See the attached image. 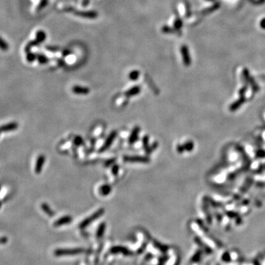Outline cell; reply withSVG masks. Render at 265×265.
Masks as SVG:
<instances>
[{
    "label": "cell",
    "instance_id": "cell-18",
    "mask_svg": "<svg viewBox=\"0 0 265 265\" xmlns=\"http://www.w3.org/2000/svg\"><path fill=\"white\" fill-rule=\"evenodd\" d=\"M36 58H37V55L34 54V53L31 52H26V60H27L28 62H30V63L33 62L34 60L36 59Z\"/></svg>",
    "mask_w": 265,
    "mask_h": 265
},
{
    "label": "cell",
    "instance_id": "cell-14",
    "mask_svg": "<svg viewBox=\"0 0 265 265\" xmlns=\"http://www.w3.org/2000/svg\"><path fill=\"white\" fill-rule=\"evenodd\" d=\"M140 72L138 70H132V71H130L128 75V77L131 80H136L139 79Z\"/></svg>",
    "mask_w": 265,
    "mask_h": 265
},
{
    "label": "cell",
    "instance_id": "cell-16",
    "mask_svg": "<svg viewBox=\"0 0 265 265\" xmlns=\"http://www.w3.org/2000/svg\"><path fill=\"white\" fill-rule=\"evenodd\" d=\"M37 60H39V62L41 64L47 63L49 61V58L47 56H45L43 54H38L37 55Z\"/></svg>",
    "mask_w": 265,
    "mask_h": 265
},
{
    "label": "cell",
    "instance_id": "cell-30",
    "mask_svg": "<svg viewBox=\"0 0 265 265\" xmlns=\"http://www.w3.org/2000/svg\"><path fill=\"white\" fill-rule=\"evenodd\" d=\"M1 132H1V131H0V134H1Z\"/></svg>",
    "mask_w": 265,
    "mask_h": 265
},
{
    "label": "cell",
    "instance_id": "cell-5",
    "mask_svg": "<svg viewBox=\"0 0 265 265\" xmlns=\"http://www.w3.org/2000/svg\"><path fill=\"white\" fill-rule=\"evenodd\" d=\"M45 162V156L43 155H41L38 157L36 163H35V172L36 174H40L42 172L43 166L44 165Z\"/></svg>",
    "mask_w": 265,
    "mask_h": 265
},
{
    "label": "cell",
    "instance_id": "cell-28",
    "mask_svg": "<svg viewBox=\"0 0 265 265\" xmlns=\"http://www.w3.org/2000/svg\"><path fill=\"white\" fill-rule=\"evenodd\" d=\"M207 1H210V2H214V1H215V0H207Z\"/></svg>",
    "mask_w": 265,
    "mask_h": 265
},
{
    "label": "cell",
    "instance_id": "cell-3",
    "mask_svg": "<svg viewBox=\"0 0 265 265\" xmlns=\"http://www.w3.org/2000/svg\"><path fill=\"white\" fill-rule=\"evenodd\" d=\"M123 161L132 163H148L149 162V158L143 156H124Z\"/></svg>",
    "mask_w": 265,
    "mask_h": 265
},
{
    "label": "cell",
    "instance_id": "cell-4",
    "mask_svg": "<svg viewBox=\"0 0 265 265\" xmlns=\"http://www.w3.org/2000/svg\"><path fill=\"white\" fill-rule=\"evenodd\" d=\"M116 136V131H113L112 132H111V133H110V135L108 136V138L106 139L105 143L103 144V147H102L101 149H100V152H103V151H105V150H106V149H108L110 147V146L112 145V143L113 142V141H114Z\"/></svg>",
    "mask_w": 265,
    "mask_h": 265
},
{
    "label": "cell",
    "instance_id": "cell-26",
    "mask_svg": "<svg viewBox=\"0 0 265 265\" xmlns=\"http://www.w3.org/2000/svg\"><path fill=\"white\" fill-rule=\"evenodd\" d=\"M260 26L261 27L263 28V29H265V18H263V19L261 21Z\"/></svg>",
    "mask_w": 265,
    "mask_h": 265
},
{
    "label": "cell",
    "instance_id": "cell-2",
    "mask_svg": "<svg viewBox=\"0 0 265 265\" xmlns=\"http://www.w3.org/2000/svg\"><path fill=\"white\" fill-rule=\"evenodd\" d=\"M181 55H182L183 61V63H184V65L186 66H190L192 60H191V57H190V54H189V48L186 45L183 44L181 46Z\"/></svg>",
    "mask_w": 265,
    "mask_h": 265
},
{
    "label": "cell",
    "instance_id": "cell-8",
    "mask_svg": "<svg viewBox=\"0 0 265 265\" xmlns=\"http://www.w3.org/2000/svg\"><path fill=\"white\" fill-rule=\"evenodd\" d=\"M72 92L76 94L80 95H86L90 92V89L87 87H83L80 86H75L72 88Z\"/></svg>",
    "mask_w": 265,
    "mask_h": 265
},
{
    "label": "cell",
    "instance_id": "cell-6",
    "mask_svg": "<svg viewBox=\"0 0 265 265\" xmlns=\"http://www.w3.org/2000/svg\"><path fill=\"white\" fill-rule=\"evenodd\" d=\"M139 132H140L139 127H135V128L132 129L129 137V140H128V142H129L130 145H132V144H134L136 141H137L138 139H139Z\"/></svg>",
    "mask_w": 265,
    "mask_h": 265
},
{
    "label": "cell",
    "instance_id": "cell-24",
    "mask_svg": "<svg viewBox=\"0 0 265 265\" xmlns=\"http://www.w3.org/2000/svg\"><path fill=\"white\" fill-rule=\"evenodd\" d=\"M42 208H43V209L45 211H46V213L52 214V213H51V211L50 210V209H49L48 206L46 205V204H43V205H42Z\"/></svg>",
    "mask_w": 265,
    "mask_h": 265
},
{
    "label": "cell",
    "instance_id": "cell-25",
    "mask_svg": "<svg viewBox=\"0 0 265 265\" xmlns=\"http://www.w3.org/2000/svg\"><path fill=\"white\" fill-rule=\"evenodd\" d=\"M90 1H91V0H82V5H83V7H86L88 6V5H89Z\"/></svg>",
    "mask_w": 265,
    "mask_h": 265
},
{
    "label": "cell",
    "instance_id": "cell-20",
    "mask_svg": "<svg viewBox=\"0 0 265 265\" xmlns=\"http://www.w3.org/2000/svg\"><path fill=\"white\" fill-rule=\"evenodd\" d=\"M47 4H48V0H41V1L40 2L39 7H38V10H42V9H43L47 6Z\"/></svg>",
    "mask_w": 265,
    "mask_h": 265
},
{
    "label": "cell",
    "instance_id": "cell-21",
    "mask_svg": "<svg viewBox=\"0 0 265 265\" xmlns=\"http://www.w3.org/2000/svg\"><path fill=\"white\" fill-rule=\"evenodd\" d=\"M74 143L77 146L81 145L83 143V140L80 136H77V137H75V139H74Z\"/></svg>",
    "mask_w": 265,
    "mask_h": 265
},
{
    "label": "cell",
    "instance_id": "cell-11",
    "mask_svg": "<svg viewBox=\"0 0 265 265\" xmlns=\"http://www.w3.org/2000/svg\"><path fill=\"white\" fill-rule=\"evenodd\" d=\"M219 7V4H215L214 5H213V6L210 7H207V8L204 9V10H202L200 11V14H208V13H211L213 12V11H214L216 10H217Z\"/></svg>",
    "mask_w": 265,
    "mask_h": 265
},
{
    "label": "cell",
    "instance_id": "cell-10",
    "mask_svg": "<svg viewBox=\"0 0 265 265\" xmlns=\"http://www.w3.org/2000/svg\"><path fill=\"white\" fill-rule=\"evenodd\" d=\"M46 38L47 34L44 31H43V30H39L36 33V35H35V40H36L39 43L43 42V41H45V39H46Z\"/></svg>",
    "mask_w": 265,
    "mask_h": 265
},
{
    "label": "cell",
    "instance_id": "cell-22",
    "mask_svg": "<svg viewBox=\"0 0 265 265\" xmlns=\"http://www.w3.org/2000/svg\"><path fill=\"white\" fill-rule=\"evenodd\" d=\"M46 49L47 50L51 51V52H56V51L60 50V48L58 47H52V46H47Z\"/></svg>",
    "mask_w": 265,
    "mask_h": 265
},
{
    "label": "cell",
    "instance_id": "cell-23",
    "mask_svg": "<svg viewBox=\"0 0 265 265\" xmlns=\"http://www.w3.org/2000/svg\"><path fill=\"white\" fill-rule=\"evenodd\" d=\"M119 166L118 165H114L112 167V172L114 175H116L119 172Z\"/></svg>",
    "mask_w": 265,
    "mask_h": 265
},
{
    "label": "cell",
    "instance_id": "cell-15",
    "mask_svg": "<svg viewBox=\"0 0 265 265\" xmlns=\"http://www.w3.org/2000/svg\"><path fill=\"white\" fill-rule=\"evenodd\" d=\"M0 50L2 51H7L9 50V44L1 36H0Z\"/></svg>",
    "mask_w": 265,
    "mask_h": 265
},
{
    "label": "cell",
    "instance_id": "cell-1",
    "mask_svg": "<svg viewBox=\"0 0 265 265\" xmlns=\"http://www.w3.org/2000/svg\"><path fill=\"white\" fill-rule=\"evenodd\" d=\"M64 11L66 13H71L75 16L82 17L84 18H88V19H95L99 16L98 13L95 10H88V11H82L76 10L74 7L69 6L64 7Z\"/></svg>",
    "mask_w": 265,
    "mask_h": 265
},
{
    "label": "cell",
    "instance_id": "cell-9",
    "mask_svg": "<svg viewBox=\"0 0 265 265\" xmlns=\"http://www.w3.org/2000/svg\"><path fill=\"white\" fill-rule=\"evenodd\" d=\"M141 92V88L139 86H136L132 87L131 88H130L129 90H128L127 92L124 93V95L128 97H131V96L138 95Z\"/></svg>",
    "mask_w": 265,
    "mask_h": 265
},
{
    "label": "cell",
    "instance_id": "cell-12",
    "mask_svg": "<svg viewBox=\"0 0 265 265\" xmlns=\"http://www.w3.org/2000/svg\"><path fill=\"white\" fill-rule=\"evenodd\" d=\"M161 32L164 33L170 34V33H177L178 30H175V28H172L167 25H164L161 27Z\"/></svg>",
    "mask_w": 265,
    "mask_h": 265
},
{
    "label": "cell",
    "instance_id": "cell-27",
    "mask_svg": "<svg viewBox=\"0 0 265 265\" xmlns=\"http://www.w3.org/2000/svg\"><path fill=\"white\" fill-rule=\"evenodd\" d=\"M70 53H71V52H70L69 50H65L63 51V53H62V55H63V56H66V55H69Z\"/></svg>",
    "mask_w": 265,
    "mask_h": 265
},
{
    "label": "cell",
    "instance_id": "cell-29",
    "mask_svg": "<svg viewBox=\"0 0 265 265\" xmlns=\"http://www.w3.org/2000/svg\"><path fill=\"white\" fill-rule=\"evenodd\" d=\"M0 190H1V186H0Z\"/></svg>",
    "mask_w": 265,
    "mask_h": 265
},
{
    "label": "cell",
    "instance_id": "cell-13",
    "mask_svg": "<svg viewBox=\"0 0 265 265\" xmlns=\"http://www.w3.org/2000/svg\"><path fill=\"white\" fill-rule=\"evenodd\" d=\"M100 191L103 195H104V196L108 195V194L109 193L111 192V187L109 185H103V186H101V188H100Z\"/></svg>",
    "mask_w": 265,
    "mask_h": 265
},
{
    "label": "cell",
    "instance_id": "cell-19",
    "mask_svg": "<svg viewBox=\"0 0 265 265\" xmlns=\"http://www.w3.org/2000/svg\"><path fill=\"white\" fill-rule=\"evenodd\" d=\"M182 26H183L182 20H181L180 18H176L175 22H174V28H175V30H179L181 27H182Z\"/></svg>",
    "mask_w": 265,
    "mask_h": 265
},
{
    "label": "cell",
    "instance_id": "cell-7",
    "mask_svg": "<svg viewBox=\"0 0 265 265\" xmlns=\"http://www.w3.org/2000/svg\"><path fill=\"white\" fill-rule=\"evenodd\" d=\"M18 128V124L16 122H10L7 124L0 127V131L1 132H10L16 130Z\"/></svg>",
    "mask_w": 265,
    "mask_h": 265
},
{
    "label": "cell",
    "instance_id": "cell-17",
    "mask_svg": "<svg viewBox=\"0 0 265 265\" xmlns=\"http://www.w3.org/2000/svg\"><path fill=\"white\" fill-rule=\"evenodd\" d=\"M143 147L145 149L146 153L149 151V137L147 136H144L143 138Z\"/></svg>",
    "mask_w": 265,
    "mask_h": 265
}]
</instances>
